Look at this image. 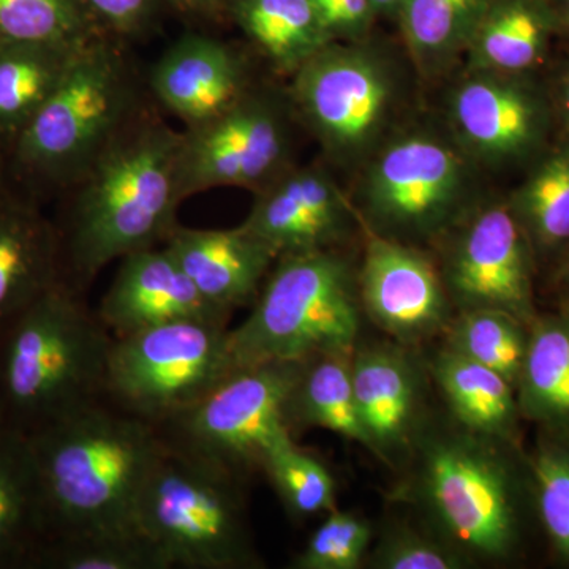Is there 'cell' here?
Returning a JSON list of instances; mask_svg holds the SVG:
<instances>
[{
	"mask_svg": "<svg viewBox=\"0 0 569 569\" xmlns=\"http://www.w3.org/2000/svg\"><path fill=\"white\" fill-rule=\"evenodd\" d=\"M388 493L475 567L522 559L535 516L529 452L430 415Z\"/></svg>",
	"mask_w": 569,
	"mask_h": 569,
	"instance_id": "1",
	"label": "cell"
},
{
	"mask_svg": "<svg viewBox=\"0 0 569 569\" xmlns=\"http://www.w3.org/2000/svg\"><path fill=\"white\" fill-rule=\"evenodd\" d=\"M182 130L144 102L91 167L59 194L52 222L62 282L88 295L127 254L163 246L178 227Z\"/></svg>",
	"mask_w": 569,
	"mask_h": 569,
	"instance_id": "2",
	"label": "cell"
},
{
	"mask_svg": "<svg viewBox=\"0 0 569 569\" xmlns=\"http://www.w3.org/2000/svg\"><path fill=\"white\" fill-rule=\"evenodd\" d=\"M28 438L39 468L47 541L138 529V501L163 455L156 427L102 397Z\"/></svg>",
	"mask_w": 569,
	"mask_h": 569,
	"instance_id": "3",
	"label": "cell"
},
{
	"mask_svg": "<svg viewBox=\"0 0 569 569\" xmlns=\"http://www.w3.org/2000/svg\"><path fill=\"white\" fill-rule=\"evenodd\" d=\"M111 332L86 295L56 284L0 335V422L31 437L104 397Z\"/></svg>",
	"mask_w": 569,
	"mask_h": 569,
	"instance_id": "4",
	"label": "cell"
},
{
	"mask_svg": "<svg viewBox=\"0 0 569 569\" xmlns=\"http://www.w3.org/2000/svg\"><path fill=\"white\" fill-rule=\"evenodd\" d=\"M144 92L126 48L93 39L7 153L11 187L40 204L58 198L140 110Z\"/></svg>",
	"mask_w": 569,
	"mask_h": 569,
	"instance_id": "5",
	"label": "cell"
},
{
	"mask_svg": "<svg viewBox=\"0 0 569 569\" xmlns=\"http://www.w3.org/2000/svg\"><path fill=\"white\" fill-rule=\"evenodd\" d=\"M362 317L358 271L342 249L284 254L249 317L230 328L231 353L238 367L353 355Z\"/></svg>",
	"mask_w": 569,
	"mask_h": 569,
	"instance_id": "6",
	"label": "cell"
},
{
	"mask_svg": "<svg viewBox=\"0 0 569 569\" xmlns=\"http://www.w3.org/2000/svg\"><path fill=\"white\" fill-rule=\"evenodd\" d=\"M301 361L236 367L192 406L156 425L164 451L246 485L295 438L288 400Z\"/></svg>",
	"mask_w": 569,
	"mask_h": 569,
	"instance_id": "7",
	"label": "cell"
},
{
	"mask_svg": "<svg viewBox=\"0 0 569 569\" xmlns=\"http://www.w3.org/2000/svg\"><path fill=\"white\" fill-rule=\"evenodd\" d=\"M246 485L164 451L138 501L137 527L171 568H263L246 511Z\"/></svg>",
	"mask_w": 569,
	"mask_h": 569,
	"instance_id": "8",
	"label": "cell"
},
{
	"mask_svg": "<svg viewBox=\"0 0 569 569\" xmlns=\"http://www.w3.org/2000/svg\"><path fill=\"white\" fill-rule=\"evenodd\" d=\"M468 157L455 141L411 132L370 156L359 189L370 233L403 244L440 241L470 212Z\"/></svg>",
	"mask_w": 569,
	"mask_h": 569,
	"instance_id": "9",
	"label": "cell"
},
{
	"mask_svg": "<svg viewBox=\"0 0 569 569\" xmlns=\"http://www.w3.org/2000/svg\"><path fill=\"white\" fill-rule=\"evenodd\" d=\"M230 325L176 320L112 339L104 397L156 426L236 369Z\"/></svg>",
	"mask_w": 569,
	"mask_h": 569,
	"instance_id": "10",
	"label": "cell"
},
{
	"mask_svg": "<svg viewBox=\"0 0 569 569\" xmlns=\"http://www.w3.org/2000/svg\"><path fill=\"white\" fill-rule=\"evenodd\" d=\"M290 78L295 116L329 159L353 164L376 152L399 93L395 71L378 52L335 41Z\"/></svg>",
	"mask_w": 569,
	"mask_h": 569,
	"instance_id": "11",
	"label": "cell"
},
{
	"mask_svg": "<svg viewBox=\"0 0 569 569\" xmlns=\"http://www.w3.org/2000/svg\"><path fill=\"white\" fill-rule=\"evenodd\" d=\"M290 97L254 86L219 118L182 130L179 187L183 200L220 187L264 189L291 168Z\"/></svg>",
	"mask_w": 569,
	"mask_h": 569,
	"instance_id": "12",
	"label": "cell"
},
{
	"mask_svg": "<svg viewBox=\"0 0 569 569\" xmlns=\"http://www.w3.org/2000/svg\"><path fill=\"white\" fill-rule=\"evenodd\" d=\"M445 238L440 272L456 312L500 310L531 325L538 263L508 200L470 209Z\"/></svg>",
	"mask_w": 569,
	"mask_h": 569,
	"instance_id": "13",
	"label": "cell"
},
{
	"mask_svg": "<svg viewBox=\"0 0 569 569\" xmlns=\"http://www.w3.org/2000/svg\"><path fill=\"white\" fill-rule=\"evenodd\" d=\"M452 137L468 159L529 168L557 138L545 78L471 71L448 100Z\"/></svg>",
	"mask_w": 569,
	"mask_h": 569,
	"instance_id": "14",
	"label": "cell"
},
{
	"mask_svg": "<svg viewBox=\"0 0 569 569\" xmlns=\"http://www.w3.org/2000/svg\"><path fill=\"white\" fill-rule=\"evenodd\" d=\"M358 288L365 316L403 346L421 348L441 339L456 316L440 268L429 254L370 231Z\"/></svg>",
	"mask_w": 569,
	"mask_h": 569,
	"instance_id": "15",
	"label": "cell"
},
{
	"mask_svg": "<svg viewBox=\"0 0 569 569\" xmlns=\"http://www.w3.org/2000/svg\"><path fill=\"white\" fill-rule=\"evenodd\" d=\"M351 381L369 452L399 470L432 415L427 359L392 339H361L351 355Z\"/></svg>",
	"mask_w": 569,
	"mask_h": 569,
	"instance_id": "16",
	"label": "cell"
},
{
	"mask_svg": "<svg viewBox=\"0 0 569 569\" xmlns=\"http://www.w3.org/2000/svg\"><path fill=\"white\" fill-rule=\"evenodd\" d=\"M358 219L353 204L328 171L291 167L254 193L242 224L280 258L342 249Z\"/></svg>",
	"mask_w": 569,
	"mask_h": 569,
	"instance_id": "17",
	"label": "cell"
},
{
	"mask_svg": "<svg viewBox=\"0 0 569 569\" xmlns=\"http://www.w3.org/2000/svg\"><path fill=\"white\" fill-rule=\"evenodd\" d=\"M146 88L183 129H193L241 102L254 84L247 59L231 44L186 33L152 63Z\"/></svg>",
	"mask_w": 569,
	"mask_h": 569,
	"instance_id": "18",
	"label": "cell"
},
{
	"mask_svg": "<svg viewBox=\"0 0 569 569\" xmlns=\"http://www.w3.org/2000/svg\"><path fill=\"white\" fill-rule=\"evenodd\" d=\"M96 312L112 337L176 320L230 325L233 316L197 290L164 244L119 260L118 272Z\"/></svg>",
	"mask_w": 569,
	"mask_h": 569,
	"instance_id": "19",
	"label": "cell"
},
{
	"mask_svg": "<svg viewBox=\"0 0 569 569\" xmlns=\"http://www.w3.org/2000/svg\"><path fill=\"white\" fill-rule=\"evenodd\" d=\"M164 246L197 290L230 313L253 305L279 260L274 250L242 223L223 230L178 224Z\"/></svg>",
	"mask_w": 569,
	"mask_h": 569,
	"instance_id": "20",
	"label": "cell"
},
{
	"mask_svg": "<svg viewBox=\"0 0 569 569\" xmlns=\"http://www.w3.org/2000/svg\"><path fill=\"white\" fill-rule=\"evenodd\" d=\"M62 282L61 249L43 204L11 187L0 197V335Z\"/></svg>",
	"mask_w": 569,
	"mask_h": 569,
	"instance_id": "21",
	"label": "cell"
},
{
	"mask_svg": "<svg viewBox=\"0 0 569 569\" xmlns=\"http://www.w3.org/2000/svg\"><path fill=\"white\" fill-rule=\"evenodd\" d=\"M427 367L449 418L481 436L522 445L523 418L507 378L443 343L427 358Z\"/></svg>",
	"mask_w": 569,
	"mask_h": 569,
	"instance_id": "22",
	"label": "cell"
},
{
	"mask_svg": "<svg viewBox=\"0 0 569 569\" xmlns=\"http://www.w3.org/2000/svg\"><path fill=\"white\" fill-rule=\"evenodd\" d=\"M557 33L550 0H490L466 50L468 70L538 74Z\"/></svg>",
	"mask_w": 569,
	"mask_h": 569,
	"instance_id": "23",
	"label": "cell"
},
{
	"mask_svg": "<svg viewBox=\"0 0 569 569\" xmlns=\"http://www.w3.org/2000/svg\"><path fill=\"white\" fill-rule=\"evenodd\" d=\"M47 538L31 441L0 427V569H33Z\"/></svg>",
	"mask_w": 569,
	"mask_h": 569,
	"instance_id": "24",
	"label": "cell"
},
{
	"mask_svg": "<svg viewBox=\"0 0 569 569\" xmlns=\"http://www.w3.org/2000/svg\"><path fill=\"white\" fill-rule=\"evenodd\" d=\"M91 41L0 43V151L6 157Z\"/></svg>",
	"mask_w": 569,
	"mask_h": 569,
	"instance_id": "25",
	"label": "cell"
},
{
	"mask_svg": "<svg viewBox=\"0 0 569 569\" xmlns=\"http://www.w3.org/2000/svg\"><path fill=\"white\" fill-rule=\"evenodd\" d=\"M523 421L569 429V306L538 313L516 387Z\"/></svg>",
	"mask_w": 569,
	"mask_h": 569,
	"instance_id": "26",
	"label": "cell"
},
{
	"mask_svg": "<svg viewBox=\"0 0 569 569\" xmlns=\"http://www.w3.org/2000/svg\"><path fill=\"white\" fill-rule=\"evenodd\" d=\"M507 200L537 263L552 264L569 247V140L557 137Z\"/></svg>",
	"mask_w": 569,
	"mask_h": 569,
	"instance_id": "27",
	"label": "cell"
},
{
	"mask_svg": "<svg viewBox=\"0 0 569 569\" xmlns=\"http://www.w3.org/2000/svg\"><path fill=\"white\" fill-rule=\"evenodd\" d=\"M227 2V0H224ZM239 28L279 73L293 77L335 43L312 0H228Z\"/></svg>",
	"mask_w": 569,
	"mask_h": 569,
	"instance_id": "28",
	"label": "cell"
},
{
	"mask_svg": "<svg viewBox=\"0 0 569 569\" xmlns=\"http://www.w3.org/2000/svg\"><path fill=\"white\" fill-rule=\"evenodd\" d=\"M291 430H329L369 451V438L356 408L351 355H318L301 361L288 400Z\"/></svg>",
	"mask_w": 569,
	"mask_h": 569,
	"instance_id": "29",
	"label": "cell"
},
{
	"mask_svg": "<svg viewBox=\"0 0 569 569\" xmlns=\"http://www.w3.org/2000/svg\"><path fill=\"white\" fill-rule=\"evenodd\" d=\"M490 0H406L399 17L403 39L418 69L437 73L466 54Z\"/></svg>",
	"mask_w": 569,
	"mask_h": 569,
	"instance_id": "30",
	"label": "cell"
},
{
	"mask_svg": "<svg viewBox=\"0 0 569 569\" xmlns=\"http://www.w3.org/2000/svg\"><path fill=\"white\" fill-rule=\"evenodd\" d=\"M527 452L538 529L553 559L569 568V429L538 427Z\"/></svg>",
	"mask_w": 569,
	"mask_h": 569,
	"instance_id": "31",
	"label": "cell"
},
{
	"mask_svg": "<svg viewBox=\"0 0 569 569\" xmlns=\"http://www.w3.org/2000/svg\"><path fill=\"white\" fill-rule=\"evenodd\" d=\"M529 328L500 310H463L452 317L441 343L496 370L516 388L529 346Z\"/></svg>",
	"mask_w": 569,
	"mask_h": 569,
	"instance_id": "32",
	"label": "cell"
},
{
	"mask_svg": "<svg viewBox=\"0 0 569 569\" xmlns=\"http://www.w3.org/2000/svg\"><path fill=\"white\" fill-rule=\"evenodd\" d=\"M33 569H170L159 546L141 530L97 531L52 538Z\"/></svg>",
	"mask_w": 569,
	"mask_h": 569,
	"instance_id": "33",
	"label": "cell"
},
{
	"mask_svg": "<svg viewBox=\"0 0 569 569\" xmlns=\"http://www.w3.org/2000/svg\"><path fill=\"white\" fill-rule=\"evenodd\" d=\"M261 473L271 482L284 511L296 520L326 516L337 508V482L323 460L288 438L268 452Z\"/></svg>",
	"mask_w": 569,
	"mask_h": 569,
	"instance_id": "34",
	"label": "cell"
},
{
	"mask_svg": "<svg viewBox=\"0 0 569 569\" xmlns=\"http://www.w3.org/2000/svg\"><path fill=\"white\" fill-rule=\"evenodd\" d=\"M99 36L78 0H0V43L80 44Z\"/></svg>",
	"mask_w": 569,
	"mask_h": 569,
	"instance_id": "35",
	"label": "cell"
},
{
	"mask_svg": "<svg viewBox=\"0 0 569 569\" xmlns=\"http://www.w3.org/2000/svg\"><path fill=\"white\" fill-rule=\"evenodd\" d=\"M372 569H467L475 565L425 523L391 520L373 537L367 553Z\"/></svg>",
	"mask_w": 569,
	"mask_h": 569,
	"instance_id": "36",
	"label": "cell"
},
{
	"mask_svg": "<svg viewBox=\"0 0 569 569\" xmlns=\"http://www.w3.org/2000/svg\"><path fill=\"white\" fill-rule=\"evenodd\" d=\"M376 537V527L359 512L336 508L325 516L302 549L296 553L293 569H359Z\"/></svg>",
	"mask_w": 569,
	"mask_h": 569,
	"instance_id": "37",
	"label": "cell"
},
{
	"mask_svg": "<svg viewBox=\"0 0 569 569\" xmlns=\"http://www.w3.org/2000/svg\"><path fill=\"white\" fill-rule=\"evenodd\" d=\"M97 32L119 40L138 36L151 21L156 0H78Z\"/></svg>",
	"mask_w": 569,
	"mask_h": 569,
	"instance_id": "38",
	"label": "cell"
},
{
	"mask_svg": "<svg viewBox=\"0 0 569 569\" xmlns=\"http://www.w3.org/2000/svg\"><path fill=\"white\" fill-rule=\"evenodd\" d=\"M312 2L335 41L361 39L377 14L370 0H312Z\"/></svg>",
	"mask_w": 569,
	"mask_h": 569,
	"instance_id": "39",
	"label": "cell"
},
{
	"mask_svg": "<svg viewBox=\"0 0 569 569\" xmlns=\"http://www.w3.org/2000/svg\"><path fill=\"white\" fill-rule=\"evenodd\" d=\"M545 82L556 116L557 137L569 140V54L550 70Z\"/></svg>",
	"mask_w": 569,
	"mask_h": 569,
	"instance_id": "40",
	"label": "cell"
},
{
	"mask_svg": "<svg viewBox=\"0 0 569 569\" xmlns=\"http://www.w3.org/2000/svg\"><path fill=\"white\" fill-rule=\"evenodd\" d=\"M549 282L565 295V301H569V247L550 264Z\"/></svg>",
	"mask_w": 569,
	"mask_h": 569,
	"instance_id": "41",
	"label": "cell"
},
{
	"mask_svg": "<svg viewBox=\"0 0 569 569\" xmlns=\"http://www.w3.org/2000/svg\"><path fill=\"white\" fill-rule=\"evenodd\" d=\"M171 2L181 7L182 10L211 13V11L219 9L220 3H223L224 0H171Z\"/></svg>",
	"mask_w": 569,
	"mask_h": 569,
	"instance_id": "42",
	"label": "cell"
},
{
	"mask_svg": "<svg viewBox=\"0 0 569 569\" xmlns=\"http://www.w3.org/2000/svg\"><path fill=\"white\" fill-rule=\"evenodd\" d=\"M556 10L557 22H559V32L569 36V0H556L552 2Z\"/></svg>",
	"mask_w": 569,
	"mask_h": 569,
	"instance_id": "43",
	"label": "cell"
},
{
	"mask_svg": "<svg viewBox=\"0 0 569 569\" xmlns=\"http://www.w3.org/2000/svg\"><path fill=\"white\" fill-rule=\"evenodd\" d=\"M377 13H399L406 0H370Z\"/></svg>",
	"mask_w": 569,
	"mask_h": 569,
	"instance_id": "44",
	"label": "cell"
},
{
	"mask_svg": "<svg viewBox=\"0 0 569 569\" xmlns=\"http://www.w3.org/2000/svg\"><path fill=\"white\" fill-rule=\"evenodd\" d=\"M11 189L9 164H7L6 153L0 151V197Z\"/></svg>",
	"mask_w": 569,
	"mask_h": 569,
	"instance_id": "45",
	"label": "cell"
},
{
	"mask_svg": "<svg viewBox=\"0 0 569 569\" xmlns=\"http://www.w3.org/2000/svg\"><path fill=\"white\" fill-rule=\"evenodd\" d=\"M563 305H568L569 306V301H563Z\"/></svg>",
	"mask_w": 569,
	"mask_h": 569,
	"instance_id": "46",
	"label": "cell"
},
{
	"mask_svg": "<svg viewBox=\"0 0 569 569\" xmlns=\"http://www.w3.org/2000/svg\"><path fill=\"white\" fill-rule=\"evenodd\" d=\"M0 427H2V422H0Z\"/></svg>",
	"mask_w": 569,
	"mask_h": 569,
	"instance_id": "47",
	"label": "cell"
}]
</instances>
